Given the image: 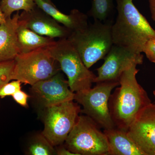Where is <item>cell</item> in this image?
<instances>
[{
	"instance_id": "7a4b0ae2",
	"label": "cell",
	"mask_w": 155,
	"mask_h": 155,
	"mask_svg": "<svg viewBox=\"0 0 155 155\" xmlns=\"http://www.w3.org/2000/svg\"><path fill=\"white\" fill-rule=\"evenodd\" d=\"M117 14L112 26L114 44L142 54L145 44L155 36V30L134 5L133 0H116Z\"/></svg>"
},
{
	"instance_id": "484cf974",
	"label": "cell",
	"mask_w": 155,
	"mask_h": 155,
	"mask_svg": "<svg viewBox=\"0 0 155 155\" xmlns=\"http://www.w3.org/2000/svg\"><path fill=\"white\" fill-rule=\"evenodd\" d=\"M0 2H1V0H0ZM6 19V18L5 17V15L3 14L1 10V8H0V24L4 22Z\"/></svg>"
},
{
	"instance_id": "3957f363",
	"label": "cell",
	"mask_w": 155,
	"mask_h": 155,
	"mask_svg": "<svg viewBox=\"0 0 155 155\" xmlns=\"http://www.w3.org/2000/svg\"><path fill=\"white\" fill-rule=\"evenodd\" d=\"M113 24L112 20H95L83 29L72 31L67 38L88 69L104 59L114 45Z\"/></svg>"
},
{
	"instance_id": "d4e9b609",
	"label": "cell",
	"mask_w": 155,
	"mask_h": 155,
	"mask_svg": "<svg viewBox=\"0 0 155 155\" xmlns=\"http://www.w3.org/2000/svg\"><path fill=\"white\" fill-rule=\"evenodd\" d=\"M152 19L155 22V0H148Z\"/></svg>"
},
{
	"instance_id": "30bf717a",
	"label": "cell",
	"mask_w": 155,
	"mask_h": 155,
	"mask_svg": "<svg viewBox=\"0 0 155 155\" xmlns=\"http://www.w3.org/2000/svg\"><path fill=\"white\" fill-rule=\"evenodd\" d=\"M31 92L35 99L45 109L74 100L75 95L69 88L68 81L60 72L31 85Z\"/></svg>"
},
{
	"instance_id": "ffe728a7",
	"label": "cell",
	"mask_w": 155,
	"mask_h": 155,
	"mask_svg": "<svg viewBox=\"0 0 155 155\" xmlns=\"http://www.w3.org/2000/svg\"><path fill=\"white\" fill-rule=\"evenodd\" d=\"M14 66V60L0 63V89L12 80Z\"/></svg>"
},
{
	"instance_id": "5b68a950",
	"label": "cell",
	"mask_w": 155,
	"mask_h": 155,
	"mask_svg": "<svg viewBox=\"0 0 155 155\" xmlns=\"http://www.w3.org/2000/svg\"><path fill=\"white\" fill-rule=\"evenodd\" d=\"M14 60L12 80L31 86L52 77L61 70L59 63L48 48L18 54Z\"/></svg>"
},
{
	"instance_id": "4fadbf2b",
	"label": "cell",
	"mask_w": 155,
	"mask_h": 155,
	"mask_svg": "<svg viewBox=\"0 0 155 155\" xmlns=\"http://www.w3.org/2000/svg\"><path fill=\"white\" fill-rule=\"evenodd\" d=\"M19 17L17 11L0 24V63L14 60L19 54L17 34Z\"/></svg>"
},
{
	"instance_id": "e0dca14e",
	"label": "cell",
	"mask_w": 155,
	"mask_h": 155,
	"mask_svg": "<svg viewBox=\"0 0 155 155\" xmlns=\"http://www.w3.org/2000/svg\"><path fill=\"white\" fill-rule=\"evenodd\" d=\"M114 8V0H93L89 15L94 20L106 22L109 20Z\"/></svg>"
},
{
	"instance_id": "277c9868",
	"label": "cell",
	"mask_w": 155,
	"mask_h": 155,
	"mask_svg": "<svg viewBox=\"0 0 155 155\" xmlns=\"http://www.w3.org/2000/svg\"><path fill=\"white\" fill-rule=\"evenodd\" d=\"M67 75L69 88L73 92L91 88L96 76L86 67L79 54L67 38H61L48 47Z\"/></svg>"
},
{
	"instance_id": "8fae6325",
	"label": "cell",
	"mask_w": 155,
	"mask_h": 155,
	"mask_svg": "<svg viewBox=\"0 0 155 155\" xmlns=\"http://www.w3.org/2000/svg\"><path fill=\"white\" fill-rule=\"evenodd\" d=\"M127 133L145 155H155V104L140 111Z\"/></svg>"
},
{
	"instance_id": "2e32d148",
	"label": "cell",
	"mask_w": 155,
	"mask_h": 155,
	"mask_svg": "<svg viewBox=\"0 0 155 155\" xmlns=\"http://www.w3.org/2000/svg\"><path fill=\"white\" fill-rule=\"evenodd\" d=\"M17 34L19 54H25L42 48H48L56 42L54 38L40 35L19 23Z\"/></svg>"
},
{
	"instance_id": "603a6c76",
	"label": "cell",
	"mask_w": 155,
	"mask_h": 155,
	"mask_svg": "<svg viewBox=\"0 0 155 155\" xmlns=\"http://www.w3.org/2000/svg\"><path fill=\"white\" fill-rule=\"evenodd\" d=\"M14 101L22 107L28 106V99L29 96L25 92L19 90L12 96Z\"/></svg>"
},
{
	"instance_id": "d6986e66",
	"label": "cell",
	"mask_w": 155,
	"mask_h": 155,
	"mask_svg": "<svg viewBox=\"0 0 155 155\" xmlns=\"http://www.w3.org/2000/svg\"><path fill=\"white\" fill-rule=\"evenodd\" d=\"M54 146L42 134L35 137L28 149V154L31 155H57Z\"/></svg>"
},
{
	"instance_id": "5bb4252c",
	"label": "cell",
	"mask_w": 155,
	"mask_h": 155,
	"mask_svg": "<svg viewBox=\"0 0 155 155\" xmlns=\"http://www.w3.org/2000/svg\"><path fill=\"white\" fill-rule=\"evenodd\" d=\"M40 8L47 13L58 23L71 31L83 29L88 25L87 15L77 9L71 11L69 15L63 14L58 10L53 4L43 0H34Z\"/></svg>"
},
{
	"instance_id": "cb8c5ba5",
	"label": "cell",
	"mask_w": 155,
	"mask_h": 155,
	"mask_svg": "<svg viewBox=\"0 0 155 155\" xmlns=\"http://www.w3.org/2000/svg\"><path fill=\"white\" fill-rule=\"evenodd\" d=\"M56 153L58 155H76V154L72 152L67 148L61 147L56 150Z\"/></svg>"
},
{
	"instance_id": "9a60e30c",
	"label": "cell",
	"mask_w": 155,
	"mask_h": 155,
	"mask_svg": "<svg viewBox=\"0 0 155 155\" xmlns=\"http://www.w3.org/2000/svg\"><path fill=\"white\" fill-rule=\"evenodd\" d=\"M109 144L108 155H145L127 132L115 127L104 130Z\"/></svg>"
},
{
	"instance_id": "44dd1931",
	"label": "cell",
	"mask_w": 155,
	"mask_h": 155,
	"mask_svg": "<svg viewBox=\"0 0 155 155\" xmlns=\"http://www.w3.org/2000/svg\"><path fill=\"white\" fill-rule=\"evenodd\" d=\"M21 84L20 81L16 80L6 84L0 89V98L12 96L17 91L21 90Z\"/></svg>"
},
{
	"instance_id": "6da1fadb",
	"label": "cell",
	"mask_w": 155,
	"mask_h": 155,
	"mask_svg": "<svg viewBox=\"0 0 155 155\" xmlns=\"http://www.w3.org/2000/svg\"><path fill=\"white\" fill-rule=\"evenodd\" d=\"M137 66L133 65L123 72L119 85L109 101L110 114L116 127L126 131L140 111L151 103L146 91L137 80L139 71Z\"/></svg>"
},
{
	"instance_id": "7c38bea8",
	"label": "cell",
	"mask_w": 155,
	"mask_h": 155,
	"mask_svg": "<svg viewBox=\"0 0 155 155\" xmlns=\"http://www.w3.org/2000/svg\"><path fill=\"white\" fill-rule=\"evenodd\" d=\"M18 23L40 35L51 38H67L71 33L37 5L31 11H23L19 14Z\"/></svg>"
},
{
	"instance_id": "7402d4cb",
	"label": "cell",
	"mask_w": 155,
	"mask_h": 155,
	"mask_svg": "<svg viewBox=\"0 0 155 155\" xmlns=\"http://www.w3.org/2000/svg\"><path fill=\"white\" fill-rule=\"evenodd\" d=\"M142 53H144L150 62L155 63V36L149 39L145 44Z\"/></svg>"
},
{
	"instance_id": "ba28073f",
	"label": "cell",
	"mask_w": 155,
	"mask_h": 155,
	"mask_svg": "<svg viewBox=\"0 0 155 155\" xmlns=\"http://www.w3.org/2000/svg\"><path fill=\"white\" fill-rule=\"evenodd\" d=\"M45 109L42 134L54 147L63 144L81 112L80 106L72 100Z\"/></svg>"
},
{
	"instance_id": "52a82bcc",
	"label": "cell",
	"mask_w": 155,
	"mask_h": 155,
	"mask_svg": "<svg viewBox=\"0 0 155 155\" xmlns=\"http://www.w3.org/2000/svg\"><path fill=\"white\" fill-rule=\"evenodd\" d=\"M119 85V81L97 83L93 88L75 92L74 99L83 107L81 112L91 118L104 130L116 127L110 114L109 101L112 91Z\"/></svg>"
},
{
	"instance_id": "83f0119b",
	"label": "cell",
	"mask_w": 155,
	"mask_h": 155,
	"mask_svg": "<svg viewBox=\"0 0 155 155\" xmlns=\"http://www.w3.org/2000/svg\"><path fill=\"white\" fill-rule=\"evenodd\" d=\"M153 95L154 96V99H155V90L153 91Z\"/></svg>"
},
{
	"instance_id": "4316f807",
	"label": "cell",
	"mask_w": 155,
	"mask_h": 155,
	"mask_svg": "<svg viewBox=\"0 0 155 155\" xmlns=\"http://www.w3.org/2000/svg\"><path fill=\"white\" fill-rule=\"evenodd\" d=\"M43 1H44L45 2H47L48 3H51V4H53V3L52 2L51 0H43Z\"/></svg>"
},
{
	"instance_id": "8992f818",
	"label": "cell",
	"mask_w": 155,
	"mask_h": 155,
	"mask_svg": "<svg viewBox=\"0 0 155 155\" xmlns=\"http://www.w3.org/2000/svg\"><path fill=\"white\" fill-rule=\"evenodd\" d=\"M100 127L88 116H78L65 140L66 147L76 155H108L107 139Z\"/></svg>"
},
{
	"instance_id": "ac0fdd59",
	"label": "cell",
	"mask_w": 155,
	"mask_h": 155,
	"mask_svg": "<svg viewBox=\"0 0 155 155\" xmlns=\"http://www.w3.org/2000/svg\"><path fill=\"white\" fill-rule=\"evenodd\" d=\"M36 6L34 0H1L0 8L6 18L15 11H31Z\"/></svg>"
},
{
	"instance_id": "9c48e42d",
	"label": "cell",
	"mask_w": 155,
	"mask_h": 155,
	"mask_svg": "<svg viewBox=\"0 0 155 155\" xmlns=\"http://www.w3.org/2000/svg\"><path fill=\"white\" fill-rule=\"evenodd\" d=\"M101 66L96 69L97 76L94 83L106 81H119L123 72L134 65H141L143 56L129 50L113 45L104 58Z\"/></svg>"
}]
</instances>
